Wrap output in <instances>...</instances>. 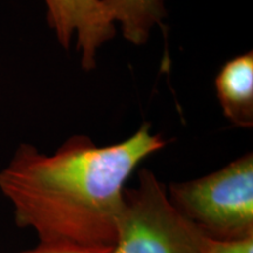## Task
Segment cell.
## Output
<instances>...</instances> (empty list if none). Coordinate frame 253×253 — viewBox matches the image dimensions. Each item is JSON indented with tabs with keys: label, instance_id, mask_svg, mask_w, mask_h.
<instances>
[{
	"label": "cell",
	"instance_id": "6da1fadb",
	"mask_svg": "<svg viewBox=\"0 0 253 253\" xmlns=\"http://www.w3.org/2000/svg\"><path fill=\"white\" fill-rule=\"evenodd\" d=\"M166 145L149 123L107 147L84 135L69 137L53 155L24 143L0 169V192L13 207L15 224L36 231L39 243L114 248L126 181Z\"/></svg>",
	"mask_w": 253,
	"mask_h": 253
},
{
	"label": "cell",
	"instance_id": "7a4b0ae2",
	"mask_svg": "<svg viewBox=\"0 0 253 253\" xmlns=\"http://www.w3.org/2000/svg\"><path fill=\"white\" fill-rule=\"evenodd\" d=\"M167 192L178 213L208 238L253 237L252 153L207 176L171 183Z\"/></svg>",
	"mask_w": 253,
	"mask_h": 253
},
{
	"label": "cell",
	"instance_id": "3957f363",
	"mask_svg": "<svg viewBox=\"0 0 253 253\" xmlns=\"http://www.w3.org/2000/svg\"><path fill=\"white\" fill-rule=\"evenodd\" d=\"M126 188L113 253H197L202 233L172 207L167 188L149 169Z\"/></svg>",
	"mask_w": 253,
	"mask_h": 253
},
{
	"label": "cell",
	"instance_id": "277c9868",
	"mask_svg": "<svg viewBox=\"0 0 253 253\" xmlns=\"http://www.w3.org/2000/svg\"><path fill=\"white\" fill-rule=\"evenodd\" d=\"M47 21L60 45L68 49L74 34L77 49L81 52V66L91 71L96 54L104 42L115 36V25L103 13L101 0H45Z\"/></svg>",
	"mask_w": 253,
	"mask_h": 253
},
{
	"label": "cell",
	"instance_id": "5b68a950",
	"mask_svg": "<svg viewBox=\"0 0 253 253\" xmlns=\"http://www.w3.org/2000/svg\"><path fill=\"white\" fill-rule=\"evenodd\" d=\"M214 84L224 116L239 128H252L253 53L248 52L224 63Z\"/></svg>",
	"mask_w": 253,
	"mask_h": 253
},
{
	"label": "cell",
	"instance_id": "8992f818",
	"mask_svg": "<svg viewBox=\"0 0 253 253\" xmlns=\"http://www.w3.org/2000/svg\"><path fill=\"white\" fill-rule=\"evenodd\" d=\"M110 23H120L123 37L134 45H144L155 25L167 17L164 0H101Z\"/></svg>",
	"mask_w": 253,
	"mask_h": 253
},
{
	"label": "cell",
	"instance_id": "52a82bcc",
	"mask_svg": "<svg viewBox=\"0 0 253 253\" xmlns=\"http://www.w3.org/2000/svg\"><path fill=\"white\" fill-rule=\"evenodd\" d=\"M197 253H253V237L242 240H214L202 235Z\"/></svg>",
	"mask_w": 253,
	"mask_h": 253
},
{
	"label": "cell",
	"instance_id": "ba28073f",
	"mask_svg": "<svg viewBox=\"0 0 253 253\" xmlns=\"http://www.w3.org/2000/svg\"><path fill=\"white\" fill-rule=\"evenodd\" d=\"M114 248H84L68 244L39 243L34 249L20 253H113Z\"/></svg>",
	"mask_w": 253,
	"mask_h": 253
}]
</instances>
